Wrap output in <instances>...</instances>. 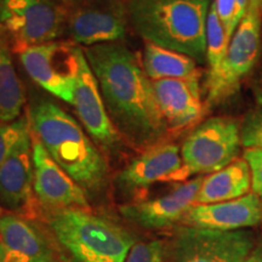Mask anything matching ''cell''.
<instances>
[{
  "label": "cell",
  "mask_w": 262,
  "mask_h": 262,
  "mask_svg": "<svg viewBox=\"0 0 262 262\" xmlns=\"http://www.w3.org/2000/svg\"><path fill=\"white\" fill-rule=\"evenodd\" d=\"M32 129L26 133L0 165V206L28 219L34 211Z\"/></svg>",
  "instance_id": "cell-15"
},
{
  "label": "cell",
  "mask_w": 262,
  "mask_h": 262,
  "mask_svg": "<svg viewBox=\"0 0 262 262\" xmlns=\"http://www.w3.org/2000/svg\"><path fill=\"white\" fill-rule=\"evenodd\" d=\"M165 258L166 244L159 239H150L136 242L124 262H164Z\"/></svg>",
  "instance_id": "cell-25"
},
{
  "label": "cell",
  "mask_w": 262,
  "mask_h": 262,
  "mask_svg": "<svg viewBox=\"0 0 262 262\" xmlns=\"http://www.w3.org/2000/svg\"><path fill=\"white\" fill-rule=\"evenodd\" d=\"M243 158L247 160L251 171V188L262 201V149H244Z\"/></svg>",
  "instance_id": "cell-27"
},
{
  "label": "cell",
  "mask_w": 262,
  "mask_h": 262,
  "mask_svg": "<svg viewBox=\"0 0 262 262\" xmlns=\"http://www.w3.org/2000/svg\"><path fill=\"white\" fill-rule=\"evenodd\" d=\"M104 106L122 139L145 149L169 134L142 61L122 42L83 49Z\"/></svg>",
  "instance_id": "cell-1"
},
{
  "label": "cell",
  "mask_w": 262,
  "mask_h": 262,
  "mask_svg": "<svg viewBox=\"0 0 262 262\" xmlns=\"http://www.w3.org/2000/svg\"><path fill=\"white\" fill-rule=\"evenodd\" d=\"M214 5L219 18H220L221 24L225 28L226 37L231 42L235 29L238 27L237 21H235V17H237V0H214Z\"/></svg>",
  "instance_id": "cell-26"
},
{
  "label": "cell",
  "mask_w": 262,
  "mask_h": 262,
  "mask_svg": "<svg viewBox=\"0 0 262 262\" xmlns=\"http://www.w3.org/2000/svg\"><path fill=\"white\" fill-rule=\"evenodd\" d=\"M33 135L52 159L86 194L102 192L108 181V164L71 114L44 97L33 98L28 107Z\"/></svg>",
  "instance_id": "cell-2"
},
{
  "label": "cell",
  "mask_w": 262,
  "mask_h": 262,
  "mask_svg": "<svg viewBox=\"0 0 262 262\" xmlns=\"http://www.w3.org/2000/svg\"><path fill=\"white\" fill-rule=\"evenodd\" d=\"M2 215H3L2 214V206H0V217H2Z\"/></svg>",
  "instance_id": "cell-33"
},
{
  "label": "cell",
  "mask_w": 262,
  "mask_h": 262,
  "mask_svg": "<svg viewBox=\"0 0 262 262\" xmlns=\"http://www.w3.org/2000/svg\"><path fill=\"white\" fill-rule=\"evenodd\" d=\"M51 233L75 262H124L136 238L122 225L90 209L48 211Z\"/></svg>",
  "instance_id": "cell-4"
},
{
  "label": "cell",
  "mask_w": 262,
  "mask_h": 262,
  "mask_svg": "<svg viewBox=\"0 0 262 262\" xmlns=\"http://www.w3.org/2000/svg\"><path fill=\"white\" fill-rule=\"evenodd\" d=\"M261 222L262 201L257 194L250 192L233 201L194 204L186 212L180 225L216 231H235L256 227Z\"/></svg>",
  "instance_id": "cell-18"
},
{
  "label": "cell",
  "mask_w": 262,
  "mask_h": 262,
  "mask_svg": "<svg viewBox=\"0 0 262 262\" xmlns=\"http://www.w3.org/2000/svg\"><path fill=\"white\" fill-rule=\"evenodd\" d=\"M249 2H254V3H256V4L258 5V2H260V0H249ZM258 8H260V6H258Z\"/></svg>",
  "instance_id": "cell-32"
},
{
  "label": "cell",
  "mask_w": 262,
  "mask_h": 262,
  "mask_svg": "<svg viewBox=\"0 0 262 262\" xmlns=\"http://www.w3.org/2000/svg\"><path fill=\"white\" fill-rule=\"evenodd\" d=\"M229 41L212 3L206 19V62L209 66L206 81L214 79L227 56Z\"/></svg>",
  "instance_id": "cell-22"
},
{
  "label": "cell",
  "mask_w": 262,
  "mask_h": 262,
  "mask_svg": "<svg viewBox=\"0 0 262 262\" xmlns=\"http://www.w3.org/2000/svg\"><path fill=\"white\" fill-rule=\"evenodd\" d=\"M251 91H253L254 98L258 106H262V73L256 77L251 85Z\"/></svg>",
  "instance_id": "cell-28"
},
{
  "label": "cell",
  "mask_w": 262,
  "mask_h": 262,
  "mask_svg": "<svg viewBox=\"0 0 262 262\" xmlns=\"http://www.w3.org/2000/svg\"><path fill=\"white\" fill-rule=\"evenodd\" d=\"M80 47L73 41L52 40L18 54L31 79L41 89L73 104L79 70Z\"/></svg>",
  "instance_id": "cell-9"
},
{
  "label": "cell",
  "mask_w": 262,
  "mask_h": 262,
  "mask_svg": "<svg viewBox=\"0 0 262 262\" xmlns=\"http://www.w3.org/2000/svg\"><path fill=\"white\" fill-rule=\"evenodd\" d=\"M25 91L16 73L8 45L0 38V122H14L22 116Z\"/></svg>",
  "instance_id": "cell-21"
},
{
  "label": "cell",
  "mask_w": 262,
  "mask_h": 262,
  "mask_svg": "<svg viewBox=\"0 0 262 262\" xmlns=\"http://www.w3.org/2000/svg\"><path fill=\"white\" fill-rule=\"evenodd\" d=\"M245 262H262V242H257Z\"/></svg>",
  "instance_id": "cell-30"
},
{
  "label": "cell",
  "mask_w": 262,
  "mask_h": 262,
  "mask_svg": "<svg viewBox=\"0 0 262 262\" xmlns=\"http://www.w3.org/2000/svg\"><path fill=\"white\" fill-rule=\"evenodd\" d=\"M257 238L250 229L216 231L179 225L166 244L170 262H245Z\"/></svg>",
  "instance_id": "cell-6"
},
{
  "label": "cell",
  "mask_w": 262,
  "mask_h": 262,
  "mask_svg": "<svg viewBox=\"0 0 262 262\" xmlns=\"http://www.w3.org/2000/svg\"><path fill=\"white\" fill-rule=\"evenodd\" d=\"M73 106L81 125L96 145L110 152L119 148L123 139L108 116L97 80L81 48Z\"/></svg>",
  "instance_id": "cell-13"
},
{
  "label": "cell",
  "mask_w": 262,
  "mask_h": 262,
  "mask_svg": "<svg viewBox=\"0 0 262 262\" xmlns=\"http://www.w3.org/2000/svg\"><path fill=\"white\" fill-rule=\"evenodd\" d=\"M205 176H196L176 186L166 194L152 199H140L119 206L125 220L145 229H164L181 222L195 198Z\"/></svg>",
  "instance_id": "cell-12"
},
{
  "label": "cell",
  "mask_w": 262,
  "mask_h": 262,
  "mask_svg": "<svg viewBox=\"0 0 262 262\" xmlns=\"http://www.w3.org/2000/svg\"><path fill=\"white\" fill-rule=\"evenodd\" d=\"M241 123L232 117H212L196 125L181 146L182 180L220 171L241 153Z\"/></svg>",
  "instance_id": "cell-5"
},
{
  "label": "cell",
  "mask_w": 262,
  "mask_h": 262,
  "mask_svg": "<svg viewBox=\"0 0 262 262\" xmlns=\"http://www.w3.org/2000/svg\"><path fill=\"white\" fill-rule=\"evenodd\" d=\"M258 6H260V10H261V12H262V0H260V2H258Z\"/></svg>",
  "instance_id": "cell-31"
},
{
  "label": "cell",
  "mask_w": 262,
  "mask_h": 262,
  "mask_svg": "<svg viewBox=\"0 0 262 262\" xmlns=\"http://www.w3.org/2000/svg\"><path fill=\"white\" fill-rule=\"evenodd\" d=\"M142 64L150 80L185 79L201 75L194 58L152 42H145Z\"/></svg>",
  "instance_id": "cell-20"
},
{
  "label": "cell",
  "mask_w": 262,
  "mask_h": 262,
  "mask_svg": "<svg viewBox=\"0 0 262 262\" xmlns=\"http://www.w3.org/2000/svg\"><path fill=\"white\" fill-rule=\"evenodd\" d=\"M181 148L171 142H160L142 149L120 170L116 183L122 192H142L157 182L182 181Z\"/></svg>",
  "instance_id": "cell-14"
},
{
  "label": "cell",
  "mask_w": 262,
  "mask_h": 262,
  "mask_svg": "<svg viewBox=\"0 0 262 262\" xmlns=\"http://www.w3.org/2000/svg\"><path fill=\"white\" fill-rule=\"evenodd\" d=\"M261 16L256 3L248 11L229 42L227 56L214 79L206 81V110L221 104L238 93L242 81L256 66L261 52Z\"/></svg>",
  "instance_id": "cell-7"
},
{
  "label": "cell",
  "mask_w": 262,
  "mask_h": 262,
  "mask_svg": "<svg viewBox=\"0 0 262 262\" xmlns=\"http://www.w3.org/2000/svg\"><path fill=\"white\" fill-rule=\"evenodd\" d=\"M242 146L262 149V106L249 111L241 123Z\"/></svg>",
  "instance_id": "cell-24"
},
{
  "label": "cell",
  "mask_w": 262,
  "mask_h": 262,
  "mask_svg": "<svg viewBox=\"0 0 262 262\" xmlns=\"http://www.w3.org/2000/svg\"><path fill=\"white\" fill-rule=\"evenodd\" d=\"M249 6V0H237V17H235V21H237V25L239 26L241 21L247 14Z\"/></svg>",
  "instance_id": "cell-29"
},
{
  "label": "cell",
  "mask_w": 262,
  "mask_h": 262,
  "mask_svg": "<svg viewBox=\"0 0 262 262\" xmlns=\"http://www.w3.org/2000/svg\"><path fill=\"white\" fill-rule=\"evenodd\" d=\"M64 21L63 9L54 0H0V33L17 54L56 40Z\"/></svg>",
  "instance_id": "cell-8"
},
{
  "label": "cell",
  "mask_w": 262,
  "mask_h": 262,
  "mask_svg": "<svg viewBox=\"0 0 262 262\" xmlns=\"http://www.w3.org/2000/svg\"><path fill=\"white\" fill-rule=\"evenodd\" d=\"M251 171L247 160L237 159L220 171L205 176L195 204H214L242 198L250 193Z\"/></svg>",
  "instance_id": "cell-19"
},
{
  "label": "cell",
  "mask_w": 262,
  "mask_h": 262,
  "mask_svg": "<svg viewBox=\"0 0 262 262\" xmlns=\"http://www.w3.org/2000/svg\"><path fill=\"white\" fill-rule=\"evenodd\" d=\"M152 88L169 133L194 126L208 112L202 101L201 75L152 80Z\"/></svg>",
  "instance_id": "cell-16"
},
{
  "label": "cell",
  "mask_w": 262,
  "mask_h": 262,
  "mask_svg": "<svg viewBox=\"0 0 262 262\" xmlns=\"http://www.w3.org/2000/svg\"><path fill=\"white\" fill-rule=\"evenodd\" d=\"M72 40L84 48L120 42L127 32L124 0H80L66 18Z\"/></svg>",
  "instance_id": "cell-10"
},
{
  "label": "cell",
  "mask_w": 262,
  "mask_h": 262,
  "mask_svg": "<svg viewBox=\"0 0 262 262\" xmlns=\"http://www.w3.org/2000/svg\"><path fill=\"white\" fill-rule=\"evenodd\" d=\"M129 25L145 42L206 61V19L214 0H124Z\"/></svg>",
  "instance_id": "cell-3"
},
{
  "label": "cell",
  "mask_w": 262,
  "mask_h": 262,
  "mask_svg": "<svg viewBox=\"0 0 262 262\" xmlns=\"http://www.w3.org/2000/svg\"><path fill=\"white\" fill-rule=\"evenodd\" d=\"M0 262H58L52 244L34 222L16 214L0 217Z\"/></svg>",
  "instance_id": "cell-17"
},
{
  "label": "cell",
  "mask_w": 262,
  "mask_h": 262,
  "mask_svg": "<svg viewBox=\"0 0 262 262\" xmlns=\"http://www.w3.org/2000/svg\"><path fill=\"white\" fill-rule=\"evenodd\" d=\"M32 160L34 195L45 210L90 209L86 192L51 158L33 133Z\"/></svg>",
  "instance_id": "cell-11"
},
{
  "label": "cell",
  "mask_w": 262,
  "mask_h": 262,
  "mask_svg": "<svg viewBox=\"0 0 262 262\" xmlns=\"http://www.w3.org/2000/svg\"><path fill=\"white\" fill-rule=\"evenodd\" d=\"M31 130V122L27 114H22L14 122H0V165L12 152L14 147L26 133Z\"/></svg>",
  "instance_id": "cell-23"
}]
</instances>
